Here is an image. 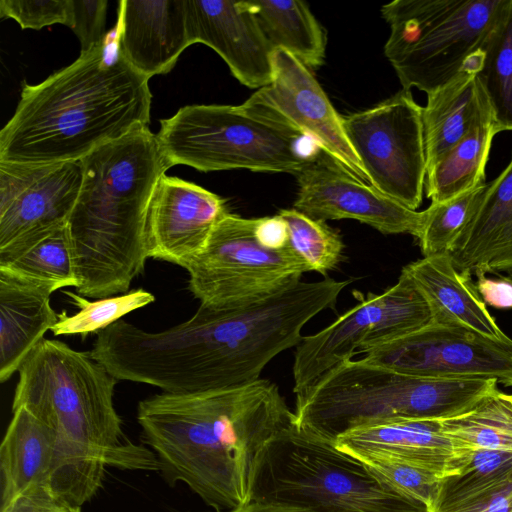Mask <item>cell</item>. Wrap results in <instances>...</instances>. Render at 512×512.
I'll list each match as a JSON object with an SVG mask.
<instances>
[{
	"label": "cell",
	"instance_id": "obj_45",
	"mask_svg": "<svg viewBox=\"0 0 512 512\" xmlns=\"http://www.w3.org/2000/svg\"><path fill=\"white\" fill-rule=\"evenodd\" d=\"M508 277H509V276H508ZM510 278H512V277H510Z\"/></svg>",
	"mask_w": 512,
	"mask_h": 512
},
{
	"label": "cell",
	"instance_id": "obj_27",
	"mask_svg": "<svg viewBox=\"0 0 512 512\" xmlns=\"http://www.w3.org/2000/svg\"><path fill=\"white\" fill-rule=\"evenodd\" d=\"M275 49H283L308 69L324 63L325 33L307 4L298 0L243 1Z\"/></svg>",
	"mask_w": 512,
	"mask_h": 512
},
{
	"label": "cell",
	"instance_id": "obj_7",
	"mask_svg": "<svg viewBox=\"0 0 512 512\" xmlns=\"http://www.w3.org/2000/svg\"><path fill=\"white\" fill-rule=\"evenodd\" d=\"M251 502L316 512H429L378 481L355 457L295 423L275 436L259 463Z\"/></svg>",
	"mask_w": 512,
	"mask_h": 512
},
{
	"label": "cell",
	"instance_id": "obj_32",
	"mask_svg": "<svg viewBox=\"0 0 512 512\" xmlns=\"http://www.w3.org/2000/svg\"><path fill=\"white\" fill-rule=\"evenodd\" d=\"M64 293L79 310L73 315H69L66 310L58 313L57 322L51 331L54 336L80 335L82 339L89 334H97L128 313L143 308L155 300L152 293L142 288L94 301L87 300L75 292Z\"/></svg>",
	"mask_w": 512,
	"mask_h": 512
},
{
	"label": "cell",
	"instance_id": "obj_5",
	"mask_svg": "<svg viewBox=\"0 0 512 512\" xmlns=\"http://www.w3.org/2000/svg\"><path fill=\"white\" fill-rule=\"evenodd\" d=\"M81 161L83 182L67 223L76 292L94 299L123 294L145 267L148 205L158 180L172 166L145 125Z\"/></svg>",
	"mask_w": 512,
	"mask_h": 512
},
{
	"label": "cell",
	"instance_id": "obj_31",
	"mask_svg": "<svg viewBox=\"0 0 512 512\" xmlns=\"http://www.w3.org/2000/svg\"><path fill=\"white\" fill-rule=\"evenodd\" d=\"M512 480V452L477 449L454 474L442 478L431 512H446L463 500Z\"/></svg>",
	"mask_w": 512,
	"mask_h": 512
},
{
	"label": "cell",
	"instance_id": "obj_24",
	"mask_svg": "<svg viewBox=\"0 0 512 512\" xmlns=\"http://www.w3.org/2000/svg\"><path fill=\"white\" fill-rule=\"evenodd\" d=\"M493 117L479 73L462 69L422 107L426 173L480 121Z\"/></svg>",
	"mask_w": 512,
	"mask_h": 512
},
{
	"label": "cell",
	"instance_id": "obj_17",
	"mask_svg": "<svg viewBox=\"0 0 512 512\" xmlns=\"http://www.w3.org/2000/svg\"><path fill=\"white\" fill-rule=\"evenodd\" d=\"M229 213L219 195L164 174L152 193L145 221L148 258L187 268L213 229Z\"/></svg>",
	"mask_w": 512,
	"mask_h": 512
},
{
	"label": "cell",
	"instance_id": "obj_43",
	"mask_svg": "<svg viewBox=\"0 0 512 512\" xmlns=\"http://www.w3.org/2000/svg\"><path fill=\"white\" fill-rule=\"evenodd\" d=\"M73 512H81V507H76Z\"/></svg>",
	"mask_w": 512,
	"mask_h": 512
},
{
	"label": "cell",
	"instance_id": "obj_22",
	"mask_svg": "<svg viewBox=\"0 0 512 512\" xmlns=\"http://www.w3.org/2000/svg\"><path fill=\"white\" fill-rule=\"evenodd\" d=\"M427 301L432 321L507 340L482 301L472 275L459 272L448 253L423 257L402 269Z\"/></svg>",
	"mask_w": 512,
	"mask_h": 512
},
{
	"label": "cell",
	"instance_id": "obj_18",
	"mask_svg": "<svg viewBox=\"0 0 512 512\" xmlns=\"http://www.w3.org/2000/svg\"><path fill=\"white\" fill-rule=\"evenodd\" d=\"M336 447L355 458L375 457L415 465L442 477L456 473L472 451L443 430L441 420L397 418L366 422L339 435Z\"/></svg>",
	"mask_w": 512,
	"mask_h": 512
},
{
	"label": "cell",
	"instance_id": "obj_38",
	"mask_svg": "<svg viewBox=\"0 0 512 512\" xmlns=\"http://www.w3.org/2000/svg\"><path fill=\"white\" fill-rule=\"evenodd\" d=\"M75 508L58 497L47 484H37L1 506V512H73Z\"/></svg>",
	"mask_w": 512,
	"mask_h": 512
},
{
	"label": "cell",
	"instance_id": "obj_28",
	"mask_svg": "<svg viewBox=\"0 0 512 512\" xmlns=\"http://www.w3.org/2000/svg\"><path fill=\"white\" fill-rule=\"evenodd\" d=\"M497 133L493 117L480 121L426 173L425 191L431 203L451 200L486 184V165Z\"/></svg>",
	"mask_w": 512,
	"mask_h": 512
},
{
	"label": "cell",
	"instance_id": "obj_3",
	"mask_svg": "<svg viewBox=\"0 0 512 512\" xmlns=\"http://www.w3.org/2000/svg\"><path fill=\"white\" fill-rule=\"evenodd\" d=\"M12 410L24 408L57 436L49 487L74 507L102 486L107 466L159 471L155 454L123 443L117 380L89 351L43 338L18 369Z\"/></svg>",
	"mask_w": 512,
	"mask_h": 512
},
{
	"label": "cell",
	"instance_id": "obj_2",
	"mask_svg": "<svg viewBox=\"0 0 512 512\" xmlns=\"http://www.w3.org/2000/svg\"><path fill=\"white\" fill-rule=\"evenodd\" d=\"M349 283L299 281L242 306L200 305L191 318L163 331L135 328L128 346L133 377L168 393L255 382L274 357L300 343L309 320L335 307Z\"/></svg>",
	"mask_w": 512,
	"mask_h": 512
},
{
	"label": "cell",
	"instance_id": "obj_40",
	"mask_svg": "<svg viewBox=\"0 0 512 512\" xmlns=\"http://www.w3.org/2000/svg\"><path fill=\"white\" fill-rule=\"evenodd\" d=\"M476 289L482 301L497 309H512V278H489L483 272H475Z\"/></svg>",
	"mask_w": 512,
	"mask_h": 512
},
{
	"label": "cell",
	"instance_id": "obj_46",
	"mask_svg": "<svg viewBox=\"0 0 512 512\" xmlns=\"http://www.w3.org/2000/svg\"><path fill=\"white\" fill-rule=\"evenodd\" d=\"M511 396H512V394H511Z\"/></svg>",
	"mask_w": 512,
	"mask_h": 512
},
{
	"label": "cell",
	"instance_id": "obj_29",
	"mask_svg": "<svg viewBox=\"0 0 512 512\" xmlns=\"http://www.w3.org/2000/svg\"><path fill=\"white\" fill-rule=\"evenodd\" d=\"M443 430L467 450L512 452V396L499 390L458 416L441 420Z\"/></svg>",
	"mask_w": 512,
	"mask_h": 512
},
{
	"label": "cell",
	"instance_id": "obj_23",
	"mask_svg": "<svg viewBox=\"0 0 512 512\" xmlns=\"http://www.w3.org/2000/svg\"><path fill=\"white\" fill-rule=\"evenodd\" d=\"M55 290L0 271V381L18 371L45 333L56 324L58 313L50 303Z\"/></svg>",
	"mask_w": 512,
	"mask_h": 512
},
{
	"label": "cell",
	"instance_id": "obj_30",
	"mask_svg": "<svg viewBox=\"0 0 512 512\" xmlns=\"http://www.w3.org/2000/svg\"><path fill=\"white\" fill-rule=\"evenodd\" d=\"M479 77L498 132L512 131V3L485 49Z\"/></svg>",
	"mask_w": 512,
	"mask_h": 512
},
{
	"label": "cell",
	"instance_id": "obj_11",
	"mask_svg": "<svg viewBox=\"0 0 512 512\" xmlns=\"http://www.w3.org/2000/svg\"><path fill=\"white\" fill-rule=\"evenodd\" d=\"M432 321L429 305L405 271L380 294L368 293L323 330L303 336L293 362V392L355 354L414 332Z\"/></svg>",
	"mask_w": 512,
	"mask_h": 512
},
{
	"label": "cell",
	"instance_id": "obj_37",
	"mask_svg": "<svg viewBox=\"0 0 512 512\" xmlns=\"http://www.w3.org/2000/svg\"><path fill=\"white\" fill-rule=\"evenodd\" d=\"M107 0H70L68 27L81 44V53H86L108 39L105 32Z\"/></svg>",
	"mask_w": 512,
	"mask_h": 512
},
{
	"label": "cell",
	"instance_id": "obj_13",
	"mask_svg": "<svg viewBox=\"0 0 512 512\" xmlns=\"http://www.w3.org/2000/svg\"><path fill=\"white\" fill-rule=\"evenodd\" d=\"M272 78L243 106L252 113L309 140L347 173L371 185L338 114L310 70L283 49L272 53Z\"/></svg>",
	"mask_w": 512,
	"mask_h": 512
},
{
	"label": "cell",
	"instance_id": "obj_15",
	"mask_svg": "<svg viewBox=\"0 0 512 512\" xmlns=\"http://www.w3.org/2000/svg\"><path fill=\"white\" fill-rule=\"evenodd\" d=\"M293 208L315 220L353 219L382 234L408 233L415 238L423 211L412 210L347 173L331 156L316 148L296 175Z\"/></svg>",
	"mask_w": 512,
	"mask_h": 512
},
{
	"label": "cell",
	"instance_id": "obj_10",
	"mask_svg": "<svg viewBox=\"0 0 512 512\" xmlns=\"http://www.w3.org/2000/svg\"><path fill=\"white\" fill-rule=\"evenodd\" d=\"M257 218L228 213L186 268L200 305L223 309L258 301L312 271L291 246L269 249L256 236Z\"/></svg>",
	"mask_w": 512,
	"mask_h": 512
},
{
	"label": "cell",
	"instance_id": "obj_16",
	"mask_svg": "<svg viewBox=\"0 0 512 512\" xmlns=\"http://www.w3.org/2000/svg\"><path fill=\"white\" fill-rule=\"evenodd\" d=\"M83 173L81 160L44 164L0 161V249L67 224Z\"/></svg>",
	"mask_w": 512,
	"mask_h": 512
},
{
	"label": "cell",
	"instance_id": "obj_41",
	"mask_svg": "<svg viewBox=\"0 0 512 512\" xmlns=\"http://www.w3.org/2000/svg\"><path fill=\"white\" fill-rule=\"evenodd\" d=\"M256 236L269 249L279 250L290 246L287 224L279 214L257 218Z\"/></svg>",
	"mask_w": 512,
	"mask_h": 512
},
{
	"label": "cell",
	"instance_id": "obj_33",
	"mask_svg": "<svg viewBox=\"0 0 512 512\" xmlns=\"http://www.w3.org/2000/svg\"><path fill=\"white\" fill-rule=\"evenodd\" d=\"M279 215L287 224L290 246L312 271L325 275L338 265L344 244L337 231L294 208L282 209Z\"/></svg>",
	"mask_w": 512,
	"mask_h": 512
},
{
	"label": "cell",
	"instance_id": "obj_26",
	"mask_svg": "<svg viewBox=\"0 0 512 512\" xmlns=\"http://www.w3.org/2000/svg\"><path fill=\"white\" fill-rule=\"evenodd\" d=\"M0 271L52 287H77L67 224L21 238L0 249Z\"/></svg>",
	"mask_w": 512,
	"mask_h": 512
},
{
	"label": "cell",
	"instance_id": "obj_36",
	"mask_svg": "<svg viewBox=\"0 0 512 512\" xmlns=\"http://www.w3.org/2000/svg\"><path fill=\"white\" fill-rule=\"evenodd\" d=\"M0 16L14 19L22 29L40 30L57 23L68 26L70 0H1Z\"/></svg>",
	"mask_w": 512,
	"mask_h": 512
},
{
	"label": "cell",
	"instance_id": "obj_14",
	"mask_svg": "<svg viewBox=\"0 0 512 512\" xmlns=\"http://www.w3.org/2000/svg\"><path fill=\"white\" fill-rule=\"evenodd\" d=\"M363 359L418 376L494 379L512 387V339L497 340L433 321L373 348Z\"/></svg>",
	"mask_w": 512,
	"mask_h": 512
},
{
	"label": "cell",
	"instance_id": "obj_1",
	"mask_svg": "<svg viewBox=\"0 0 512 512\" xmlns=\"http://www.w3.org/2000/svg\"><path fill=\"white\" fill-rule=\"evenodd\" d=\"M142 441L170 484L185 483L207 505L233 511L251 502L267 445L295 423L267 379L224 389L168 393L138 403Z\"/></svg>",
	"mask_w": 512,
	"mask_h": 512
},
{
	"label": "cell",
	"instance_id": "obj_35",
	"mask_svg": "<svg viewBox=\"0 0 512 512\" xmlns=\"http://www.w3.org/2000/svg\"><path fill=\"white\" fill-rule=\"evenodd\" d=\"M383 485L403 497L419 502L432 511L442 476L408 463L375 457L356 458Z\"/></svg>",
	"mask_w": 512,
	"mask_h": 512
},
{
	"label": "cell",
	"instance_id": "obj_21",
	"mask_svg": "<svg viewBox=\"0 0 512 512\" xmlns=\"http://www.w3.org/2000/svg\"><path fill=\"white\" fill-rule=\"evenodd\" d=\"M448 254L459 272L512 277V156L486 183Z\"/></svg>",
	"mask_w": 512,
	"mask_h": 512
},
{
	"label": "cell",
	"instance_id": "obj_12",
	"mask_svg": "<svg viewBox=\"0 0 512 512\" xmlns=\"http://www.w3.org/2000/svg\"><path fill=\"white\" fill-rule=\"evenodd\" d=\"M346 136L371 185L416 210L422 203L426 155L422 107L402 89L373 108L343 117Z\"/></svg>",
	"mask_w": 512,
	"mask_h": 512
},
{
	"label": "cell",
	"instance_id": "obj_8",
	"mask_svg": "<svg viewBox=\"0 0 512 512\" xmlns=\"http://www.w3.org/2000/svg\"><path fill=\"white\" fill-rule=\"evenodd\" d=\"M512 0H395L381 7L390 26L384 52L404 90L426 94L484 51Z\"/></svg>",
	"mask_w": 512,
	"mask_h": 512
},
{
	"label": "cell",
	"instance_id": "obj_9",
	"mask_svg": "<svg viewBox=\"0 0 512 512\" xmlns=\"http://www.w3.org/2000/svg\"><path fill=\"white\" fill-rule=\"evenodd\" d=\"M170 163L201 172L248 169L297 175L310 154L303 138L243 106L187 105L160 121L156 134Z\"/></svg>",
	"mask_w": 512,
	"mask_h": 512
},
{
	"label": "cell",
	"instance_id": "obj_20",
	"mask_svg": "<svg viewBox=\"0 0 512 512\" xmlns=\"http://www.w3.org/2000/svg\"><path fill=\"white\" fill-rule=\"evenodd\" d=\"M114 43L140 74L169 73L192 45L186 0H121Z\"/></svg>",
	"mask_w": 512,
	"mask_h": 512
},
{
	"label": "cell",
	"instance_id": "obj_39",
	"mask_svg": "<svg viewBox=\"0 0 512 512\" xmlns=\"http://www.w3.org/2000/svg\"><path fill=\"white\" fill-rule=\"evenodd\" d=\"M446 512H512V480L477 493Z\"/></svg>",
	"mask_w": 512,
	"mask_h": 512
},
{
	"label": "cell",
	"instance_id": "obj_34",
	"mask_svg": "<svg viewBox=\"0 0 512 512\" xmlns=\"http://www.w3.org/2000/svg\"><path fill=\"white\" fill-rule=\"evenodd\" d=\"M486 185V184H485ZM485 185L423 210L416 236L423 257L448 253L474 210Z\"/></svg>",
	"mask_w": 512,
	"mask_h": 512
},
{
	"label": "cell",
	"instance_id": "obj_4",
	"mask_svg": "<svg viewBox=\"0 0 512 512\" xmlns=\"http://www.w3.org/2000/svg\"><path fill=\"white\" fill-rule=\"evenodd\" d=\"M148 80L107 39L44 81L25 83L0 132V161H78L136 127L148 126Z\"/></svg>",
	"mask_w": 512,
	"mask_h": 512
},
{
	"label": "cell",
	"instance_id": "obj_6",
	"mask_svg": "<svg viewBox=\"0 0 512 512\" xmlns=\"http://www.w3.org/2000/svg\"><path fill=\"white\" fill-rule=\"evenodd\" d=\"M497 390L494 379L424 377L364 359L348 360L296 394L295 424L335 442L342 433L366 422L449 419Z\"/></svg>",
	"mask_w": 512,
	"mask_h": 512
},
{
	"label": "cell",
	"instance_id": "obj_42",
	"mask_svg": "<svg viewBox=\"0 0 512 512\" xmlns=\"http://www.w3.org/2000/svg\"><path fill=\"white\" fill-rule=\"evenodd\" d=\"M234 512H316L312 509L297 507V506H288V505H279V504H263L250 502L249 504L233 510Z\"/></svg>",
	"mask_w": 512,
	"mask_h": 512
},
{
	"label": "cell",
	"instance_id": "obj_19",
	"mask_svg": "<svg viewBox=\"0 0 512 512\" xmlns=\"http://www.w3.org/2000/svg\"><path fill=\"white\" fill-rule=\"evenodd\" d=\"M192 44L212 48L234 77L249 88H262L272 78L274 49L243 1L186 0Z\"/></svg>",
	"mask_w": 512,
	"mask_h": 512
},
{
	"label": "cell",
	"instance_id": "obj_25",
	"mask_svg": "<svg viewBox=\"0 0 512 512\" xmlns=\"http://www.w3.org/2000/svg\"><path fill=\"white\" fill-rule=\"evenodd\" d=\"M12 412L0 446L1 506L33 485L49 486L56 461V434L26 409Z\"/></svg>",
	"mask_w": 512,
	"mask_h": 512
},
{
	"label": "cell",
	"instance_id": "obj_44",
	"mask_svg": "<svg viewBox=\"0 0 512 512\" xmlns=\"http://www.w3.org/2000/svg\"><path fill=\"white\" fill-rule=\"evenodd\" d=\"M229 512H234V511H229Z\"/></svg>",
	"mask_w": 512,
	"mask_h": 512
}]
</instances>
